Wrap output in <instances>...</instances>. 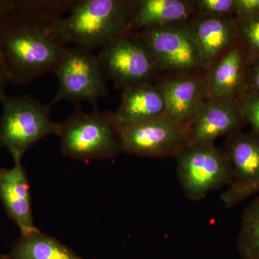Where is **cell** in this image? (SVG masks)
<instances>
[{"label":"cell","mask_w":259,"mask_h":259,"mask_svg":"<svg viewBox=\"0 0 259 259\" xmlns=\"http://www.w3.org/2000/svg\"><path fill=\"white\" fill-rule=\"evenodd\" d=\"M76 0H14L0 21V57L9 82L54 72L70 47L59 28Z\"/></svg>","instance_id":"6da1fadb"},{"label":"cell","mask_w":259,"mask_h":259,"mask_svg":"<svg viewBox=\"0 0 259 259\" xmlns=\"http://www.w3.org/2000/svg\"><path fill=\"white\" fill-rule=\"evenodd\" d=\"M135 0H76L59 30L69 45L94 51L131 32Z\"/></svg>","instance_id":"7a4b0ae2"},{"label":"cell","mask_w":259,"mask_h":259,"mask_svg":"<svg viewBox=\"0 0 259 259\" xmlns=\"http://www.w3.org/2000/svg\"><path fill=\"white\" fill-rule=\"evenodd\" d=\"M61 123L59 137L64 156L90 161L115 158L122 151L120 127L115 112L94 109L84 112L79 105Z\"/></svg>","instance_id":"3957f363"},{"label":"cell","mask_w":259,"mask_h":259,"mask_svg":"<svg viewBox=\"0 0 259 259\" xmlns=\"http://www.w3.org/2000/svg\"><path fill=\"white\" fill-rule=\"evenodd\" d=\"M3 114L0 118V146L15 160H22L32 146L44 138L59 136L61 123L51 118L50 104L45 105L30 95L0 99Z\"/></svg>","instance_id":"277c9868"},{"label":"cell","mask_w":259,"mask_h":259,"mask_svg":"<svg viewBox=\"0 0 259 259\" xmlns=\"http://www.w3.org/2000/svg\"><path fill=\"white\" fill-rule=\"evenodd\" d=\"M54 73L59 86L49 103L52 107L66 100L75 105L88 102L97 109V102L107 93L106 75L100 58L93 51L70 46Z\"/></svg>","instance_id":"5b68a950"},{"label":"cell","mask_w":259,"mask_h":259,"mask_svg":"<svg viewBox=\"0 0 259 259\" xmlns=\"http://www.w3.org/2000/svg\"><path fill=\"white\" fill-rule=\"evenodd\" d=\"M176 158L179 182L190 200H200L233 182L226 151L214 144L187 146Z\"/></svg>","instance_id":"8992f818"},{"label":"cell","mask_w":259,"mask_h":259,"mask_svg":"<svg viewBox=\"0 0 259 259\" xmlns=\"http://www.w3.org/2000/svg\"><path fill=\"white\" fill-rule=\"evenodd\" d=\"M104 72L119 90L152 83L159 72L151 51L137 32H129L102 48Z\"/></svg>","instance_id":"52a82bcc"},{"label":"cell","mask_w":259,"mask_h":259,"mask_svg":"<svg viewBox=\"0 0 259 259\" xmlns=\"http://www.w3.org/2000/svg\"><path fill=\"white\" fill-rule=\"evenodd\" d=\"M189 22L137 31L151 51L159 71L173 74L206 73Z\"/></svg>","instance_id":"ba28073f"},{"label":"cell","mask_w":259,"mask_h":259,"mask_svg":"<svg viewBox=\"0 0 259 259\" xmlns=\"http://www.w3.org/2000/svg\"><path fill=\"white\" fill-rule=\"evenodd\" d=\"M123 152L151 158L176 156L187 145V126L165 115L119 124Z\"/></svg>","instance_id":"9c48e42d"},{"label":"cell","mask_w":259,"mask_h":259,"mask_svg":"<svg viewBox=\"0 0 259 259\" xmlns=\"http://www.w3.org/2000/svg\"><path fill=\"white\" fill-rule=\"evenodd\" d=\"M224 151L233 170V182L221 199L231 208L249 197L259 183V138L252 132L233 133L227 137Z\"/></svg>","instance_id":"30bf717a"},{"label":"cell","mask_w":259,"mask_h":259,"mask_svg":"<svg viewBox=\"0 0 259 259\" xmlns=\"http://www.w3.org/2000/svg\"><path fill=\"white\" fill-rule=\"evenodd\" d=\"M236 99L208 98L187 126V146L214 144L245 125Z\"/></svg>","instance_id":"8fae6325"},{"label":"cell","mask_w":259,"mask_h":259,"mask_svg":"<svg viewBox=\"0 0 259 259\" xmlns=\"http://www.w3.org/2000/svg\"><path fill=\"white\" fill-rule=\"evenodd\" d=\"M166 115L177 123L188 126L208 99L207 73L173 74L157 83Z\"/></svg>","instance_id":"7c38bea8"},{"label":"cell","mask_w":259,"mask_h":259,"mask_svg":"<svg viewBox=\"0 0 259 259\" xmlns=\"http://www.w3.org/2000/svg\"><path fill=\"white\" fill-rule=\"evenodd\" d=\"M0 201L21 234L37 229L32 216L31 194L22 160L10 168H0Z\"/></svg>","instance_id":"4fadbf2b"},{"label":"cell","mask_w":259,"mask_h":259,"mask_svg":"<svg viewBox=\"0 0 259 259\" xmlns=\"http://www.w3.org/2000/svg\"><path fill=\"white\" fill-rule=\"evenodd\" d=\"M189 24L198 46L206 73L225 53L239 41L233 17L195 15Z\"/></svg>","instance_id":"5bb4252c"},{"label":"cell","mask_w":259,"mask_h":259,"mask_svg":"<svg viewBox=\"0 0 259 259\" xmlns=\"http://www.w3.org/2000/svg\"><path fill=\"white\" fill-rule=\"evenodd\" d=\"M249 65L248 55L238 41L207 73L208 98L237 99L246 87Z\"/></svg>","instance_id":"9a60e30c"},{"label":"cell","mask_w":259,"mask_h":259,"mask_svg":"<svg viewBox=\"0 0 259 259\" xmlns=\"http://www.w3.org/2000/svg\"><path fill=\"white\" fill-rule=\"evenodd\" d=\"M196 15L195 1L135 0L131 32L188 23Z\"/></svg>","instance_id":"2e32d148"},{"label":"cell","mask_w":259,"mask_h":259,"mask_svg":"<svg viewBox=\"0 0 259 259\" xmlns=\"http://www.w3.org/2000/svg\"><path fill=\"white\" fill-rule=\"evenodd\" d=\"M166 114L164 99L157 83H146L123 90L115 112L119 124L132 123Z\"/></svg>","instance_id":"e0dca14e"},{"label":"cell","mask_w":259,"mask_h":259,"mask_svg":"<svg viewBox=\"0 0 259 259\" xmlns=\"http://www.w3.org/2000/svg\"><path fill=\"white\" fill-rule=\"evenodd\" d=\"M6 259H83L59 240L38 228L21 234Z\"/></svg>","instance_id":"ac0fdd59"},{"label":"cell","mask_w":259,"mask_h":259,"mask_svg":"<svg viewBox=\"0 0 259 259\" xmlns=\"http://www.w3.org/2000/svg\"><path fill=\"white\" fill-rule=\"evenodd\" d=\"M243 259H259V194L243 213L236 242Z\"/></svg>","instance_id":"d6986e66"},{"label":"cell","mask_w":259,"mask_h":259,"mask_svg":"<svg viewBox=\"0 0 259 259\" xmlns=\"http://www.w3.org/2000/svg\"><path fill=\"white\" fill-rule=\"evenodd\" d=\"M234 20L240 44L245 49L250 63L259 57V13Z\"/></svg>","instance_id":"ffe728a7"},{"label":"cell","mask_w":259,"mask_h":259,"mask_svg":"<svg viewBox=\"0 0 259 259\" xmlns=\"http://www.w3.org/2000/svg\"><path fill=\"white\" fill-rule=\"evenodd\" d=\"M245 123L259 138V93L245 88L237 97Z\"/></svg>","instance_id":"44dd1931"},{"label":"cell","mask_w":259,"mask_h":259,"mask_svg":"<svg viewBox=\"0 0 259 259\" xmlns=\"http://www.w3.org/2000/svg\"><path fill=\"white\" fill-rule=\"evenodd\" d=\"M235 0H197V15L202 17H233Z\"/></svg>","instance_id":"7402d4cb"},{"label":"cell","mask_w":259,"mask_h":259,"mask_svg":"<svg viewBox=\"0 0 259 259\" xmlns=\"http://www.w3.org/2000/svg\"><path fill=\"white\" fill-rule=\"evenodd\" d=\"M259 13V0H235L233 18L251 16Z\"/></svg>","instance_id":"603a6c76"},{"label":"cell","mask_w":259,"mask_h":259,"mask_svg":"<svg viewBox=\"0 0 259 259\" xmlns=\"http://www.w3.org/2000/svg\"><path fill=\"white\" fill-rule=\"evenodd\" d=\"M245 88L259 93V57L250 63Z\"/></svg>","instance_id":"cb8c5ba5"},{"label":"cell","mask_w":259,"mask_h":259,"mask_svg":"<svg viewBox=\"0 0 259 259\" xmlns=\"http://www.w3.org/2000/svg\"><path fill=\"white\" fill-rule=\"evenodd\" d=\"M8 82H9V80H8V75H7L4 65H3V61L0 57V99L5 95V88Z\"/></svg>","instance_id":"d4e9b609"},{"label":"cell","mask_w":259,"mask_h":259,"mask_svg":"<svg viewBox=\"0 0 259 259\" xmlns=\"http://www.w3.org/2000/svg\"><path fill=\"white\" fill-rule=\"evenodd\" d=\"M13 1L14 0H0V21L13 5Z\"/></svg>","instance_id":"484cf974"},{"label":"cell","mask_w":259,"mask_h":259,"mask_svg":"<svg viewBox=\"0 0 259 259\" xmlns=\"http://www.w3.org/2000/svg\"><path fill=\"white\" fill-rule=\"evenodd\" d=\"M259 192V183L257 184L252 189L250 192V196L253 195V194L258 193Z\"/></svg>","instance_id":"4316f807"},{"label":"cell","mask_w":259,"mask_h":259,"mask_svg":"<svg viewBox=\"0 0 259 259\" xmlns=\"http://www.w3.org/2000/svg\"><path fill=\"white\" fill-rule=\"evenodd\" d=\"M0 259H6V255L3 254V253H0Z\"/></svg>","instance_id":"83f0119b"}]
</instances>
